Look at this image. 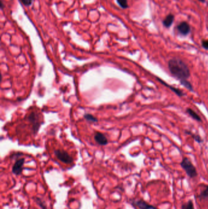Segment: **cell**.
Returning a JSON list of instances; mask_svg holds the SVG:
<instances>
[{"label": "cell", "mask_w": 208, "mask_h": 209, "mask_svg": "<svg viewBox=\"0 0 208 209\" xmlns=\"http://www.w3.org/2000/svg\"><path fill=\"white\" fill-rule=\"evenodd\" d=\"M168 67L172 76L179 81L187 80L190 76V71L188 65L180 58L170 59L168 62Z\"/></svg>", "instance_id": "6da1fadb"}, {"label": "cell", "mask_w": 208, "mask_h": 209, "mask_svg": "<svg viewBox=\"0 0 208 209\" xmlns=\"http://www.w3.org/2000/svg\"><path fill=\"white\" fill-rule=\"evenodd\" d=\"M180 165L190 178H195L198 175L196 167L188 158L184 157L182 160Z\"/></svg>", "instance_id": "7a4b0ae2"}, {"label": "cell", "mask_w": 208, "mask_h": 209, "mask_svg": "<svg viewBox=\"0 0 208 209\" xmlns=\"http://www.w3.org/2000/svg\"><path fill=\"white\" fill-rule=\"evenodd\" d=\"M54 155L60 161L65 164H70L73 163V158L65 150H56L54 151Z\"/></svg>", "instance_id": "3957f363"}, {"label": "cell", "mask_w": 208, "mask_h": 209, "mask_svg": "<svg viewBox=\"0 0 208 209\" xmlns=\"http://www.w3.org/2000/svg\"><path fill=\"white\" fill-rule=\"evenodd\" d=\"M177 30L180 34L186 36L190 32L191 28L187 22L182 21L177 26Z\"/></svg>", "instance_id": "277c9868"}, {"label": "cell", "mask_w": 208, "mask_h": 209, "mask_svg": "<svg viewBox=\"0 0 208 209\" xmlns=\"http://www.w3.org/2000/svg\"><path fill=\"white\" fill-rule=\"evenodd\" d=\"M24 163V158L19 159L15 161L12 169V171L15 175H19L22 173V171L23 169Z\"/></svg>", "instance_id": "5b68a950"}, {"label": "cell", "mask_w": 208, "mask_h": 209, "mask_svg": "<svg viewBox=\"0 0 208 209\" xmlns=\"http://www.w3.org/2000/svg\"><path fill=\"white\" fill-rule=\"evenodd\" d=\"M156 78L157 79V80L159 82H160L162 84H163V85L165 86V87L169 88L171 91H173V92L176 95H177L178 96H179V97H182V96L184 95L183 92L181 91L180 89H178V88H176V87H174V86H170V84H167L166 82H165L163 80H162L161 78H159V77H157V76H156Z\"/></svg>", "instance_id": "8992f818"}, {"label": "cell", "mask_w": 208, "mask_h": 209, "mask_svg": "<svg viewBox=\"0 0 208 209\" xmlns=\"http://www.w3.org/2000/svg\"><path fill=\"white\" fill-rule=\"evenodd\" d=\"M133 205H135L140 209H157L156 207L148 204L142 199L134 201Z\"/></svg>", "instance_id": "52a82bcc"}, {"label": "cell", "mask_w": 208, "mask_h": 209, "mask_svg": "<svg viewBox=\"0 0 208 209\" xmlns=\"http://www.w3.org/2000/svg\"><path fill=\"white\" fill-rule=\"evenodd\" d=\"M95 141L99 145H106L108 143V141L105 135L100 132H96L94 136Z\"/></svg>", "instance_id": "ba28073f"}, {"label": "cell", "mask_w": 208, "mask_h": 209, "mask_svg": "<svg viewBox=\"0 0 208 209\" xmlns=\"http://www.w3.org/2000/svg\"><path fill=\"white\" fill-rule=\"evenodd\" d=\"M29 119L30 122L33 125V130H34V133H36L38 131V130L39 128V123H38V120L37 116L36 114L34 112H31L29 115Z\"/></svg>", "instance_id": "9c48e42d"}, {"label": "cell", "mask_w": 208, "mask_h": 209, "mask_svg": "<svg viewBox=\"0 0 208 209\" xmlns=\"http://www.w3.org/2000/svg\"><path fill=\"white\" fill-rule=\"evenodd\" d=\"M174 15L173 14H171V13L168 14L164 18V20L162 21L163 25L165 28H170L172 25V24H173V23L174 21Z\"/></svg>", "instance_id": "30bf717a"}, {"label": "cell", "mask_w": 208, "mask_h": 209, "mask_svg": "<svg viewBox=\"0 0 208 209\" xmlns=\"http://www.w3.org/2000/svg\"><path fill=\"white\" fill-rule=\"evenodd\" d=\"M186 112L194 120L198 121V122H202V119L201 118V117L194 111L192 109L190 108H187L186 109Z\"/></svg>", "instance_id": "8fae6325"}, {"label": "cell", "mask_w": 208, "mask_h": 209, "mask_svg": "<svg viewBox=\"0 0 208 209\" xmlns=\"http://www.w3.org/2000/svg\"><path fill=\"white\" fill-rule=\"evenodd\" d=\"M185 133L191 136L193 138V139L198 143H202L203 142V139L201 138V137L199 134H195L188 130H185Z\"/></svg>", "instance_id": "7c38bea8"}, {"label": "cell", "mask_w": 208, "mask_h": 209, "mask_svg": "<svg viewBox=\"0 0 208 209\" xmlns=\"http://www.w3.org/2000/svg\"><path fill=\"white\" fill-rule=\"evenodd\" d=\"M34 201L35 203L41 208V209H47V205L45 200L41 199L39 197H34Z\"/></svg>", "instance_id": "4fadbf2b"}, {"label": "cell", "mask_w": 208, "mask_h": 209, "mask_svg": "<svg viewBox=\"0 0 208 209\" xmlns=\"http://www.w3.org/2000/svg\"><path fill=\"white\" fill-rule=\"evenodd\" d=\"M198 198L200 199H207L208 198V185H204V189L200 191Z\"/></svg>", "instance_id": "5bb4252c"}, {"label": "cell", "mask_w": 208, "mask_h": 209, "mask_svg": "<svg viewBox=\"0 0 208 209\" xmlns=\"http://www.w3.org/2000/svg\"><path fill=\"white\" fill-rule=\"evenodd\" d=\"M84 117L86 120L91 123H96L98 122L97 118H96L94 116L91 115V114H85Z\"/></svg>", "instance_id": "9a60e30c"}, {"label": "cell", "mask_w": 208, "mask_h": 209, "mask_svg": "<svg viewBox=\"0 0 208 209\" xmlns=\"http://www.w3.org/2000/svg\"><path fill=\"white\" fill-rule=\"evenodd\" d=\"M181 209H194V205L192 200H189L187 202L182 204L181 205Z\"/></svg>", "instance_id": "2e32d148"}, {"label": "cell", "mask_w": 208, "mask_h": 209, "mask_svg": "<svg viewBox=\"0 0 208 209\" xmlns=\"http://www.w3.org/2000/svg\"><path fill=\"white\" fill-rule=\"evenodd\" d=\"M180 83L184 86L187 89H188L190 91H193V87L192 85V84L190 83V81H188V80H183L180 81Z\"/></svg>", "instance_id": "e0dca14e"}, {"label": "cell", "mask_w": 208, "mask_h": 209, "mask_svg": "<svg viewBox=\"0 0 208 209\" xmlns=\"http://www.w3.org/2000/svg\"><path fill=\"white\" fill-rule=\"evenodd\" d=\"M117 2L120 7L123 9H126L129 7L127 0H117Z\"/></svg>", "instance_id": "ac0fdd59"}, {"label": "cell", "mask_w": 208, "mask_h": 209, "mask_svg": "<svg viewBox=\"0 0 208 209\" xmlns=\"http://www.w3.org/2000/svg\"><path fill=\"white\" fill-rule=\"evenodd\" d=\"M21 3L25 6H30L33 2V0H20Z\"/></svg>", "instance_id": "d6986e66"}, {"label": "cell", "mask_w": 208, "mask_h": 209, "mask_svg": "<svg viewBox=\"0 0 208 209\" xmlns=\"http://www.w3.org/2000/svg\"><path fill=\"white\" fill-rule=\"evenodd\" d=\"M201 46L204 49L208 50V40H202Z\"/></svg>", "instance_id": "ffe728a7"}, {"label": "cell", "mask_w": 208, "mask_h": 209, "mask_svg": "<svg viewBox=\"0 0 208 209\" xmlns=\"http://www.w3.org/2000/svg\"><path fill=\"white\" fill-rule=\"evenodd\" d=\"M4 7V3H3V1L2 0L1 1V9H3Z\"/></svg>", "instance_id": "44dd1931"}, {"label": "cell", "mask_w": 208, "mask_h": 209, "mask_svg": "<svg viewBox=\"0 0 208 209\" xmlns=\"http://www.w3.org/2000/svg\"><path fill=\"white\" fill-rule=\"evenodd\" d=\"M198 1H200L201 2H205V0H198Z\"/></svg>", "instance_id": "7402d4cb"}]
</instances>
